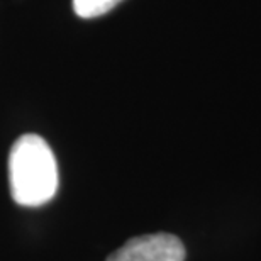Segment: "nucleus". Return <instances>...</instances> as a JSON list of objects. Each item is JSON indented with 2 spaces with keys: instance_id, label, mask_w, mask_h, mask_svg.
Masks as SVG:
<instances>
[{
  "instance_id": "nucleus-1",
  "label": "nucleus",
  "mask_w": 261,
  "mask_h": 261,
  "mask_svg": "<svg viewBox=\"0 0 261 261\" xmlns=\"http://www.w3.org/2000/svg\"><path fill=\"white\" fill-rule=\"evenodd\" d=\"M9 184L14 202L24 207L48 203L58 190V165L53 149L38 134H24L9 154Z\"/></svg>"
},
{
  "instance_id": "nucleus-2",
  "label": "nucleus",
  "mask_w": 261,
  "mask_h": 261,
  "mask_svg": "<svg viewBox=\"0 0 261 261\" xmlns=\"http://www.w3.org/2000/svg\"><path fill=\"white\" fill-rule=\"evenodd\" d=\"M184 243L170 232L143 234L129 239L106 261H185Z\"/></svg>"
},
{
  "instance_id": "nucleus-3",
  "label": "nucleus",
  "mask_w": 261,
  "mask_h": 261,
  "mask_svg": "<svg viewBox=\"0 0 261 261\" xmlns=\"http://www.w3.org/2000/svg\"><path fill=\"white\" fill-rule=\"evenodd\" d=\"M121 2L122 0H73V10L82 19H93L111 12Z\"/></svg>"
}]
</instances>
